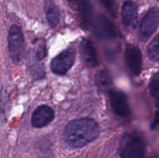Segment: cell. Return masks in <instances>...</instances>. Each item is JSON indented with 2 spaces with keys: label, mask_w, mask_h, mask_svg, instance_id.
<instances>
[{
  "label": "cell",
  "mask_w": 159,
  "mask_h": 158,
  "mask_svg": "<svg viewBox=\"0 0 159 158\" xmlns=\"http://www.w3.org/2000/svg\"><path fill=\"white\" fill-rule=\"evenodd\" d=\"M158 1H159V0H158Z\"/></svg>",
  "instance_id": "7402d4cb"
},
{
  "label": "cell",
  "mask_w": 159,
  "mask_h": 158,
  "mask_svg": "<svg viewBox=\"0 0 159 158\" xmlns=\"http://www.w3.org/2000/svg\"><path fill=\"white\" fill-rule=\"evenodd\" d=\"M123 23L126 27L134 29L138 23V7L134 2L127 0L122 9Z\"/></svg>",
  "instance_id": "8fae6325"
},
{
  "label": "cell",
  "mask_w": 159,
  "mask_h": 158,
  "mask_svg": "<svg viewBox=\"0 0 159 158\" xmlns=\"http://www.w3.org/2000/svg\"><path fill=\"white\" fill-rule=\"evenodd\" d=\"M70 1H74V0H70Z\"/></svg>",
  "instance_id": "44dd1931"
},
{
  "label": "cell",
  "mask_w": 159,
  "mask_h": 158,
  "mask_svg": "<svg viewBox=\"0 0 159 158\" xmlns=\"http://www.w3.org/2000/svg\"><path fill=\"white\" fill-rule=\"evenodd\" d=\"M118 152L121 158H143L145 145L138 133L130 132L123 136Z\"/></svg>",
  "instance_id": "7a4b0ae2"
},
{
  "label": "cell",
  "mask_w": 159,
  "mask_h": 158,
  "mask_svg": "<svg viewBox=\"0 0 159 158\" xmlns=\"http://www.w3.org/2000/svg\"><path fill=\"white\" fill-rule=\"evenodd\" d=\"M44 11L50 26L55 27L59 23V11L57 7L51 1H48L45 3Z\"/></svg>",
  "instance_id": "4fadbf2b"
},
{
  "label": "cell",
  "mask_w": 159,
  "mask_h": 158,
  "mask_svg": "<svg viewBox=\"0 0 159 158\" xmlns=\"http://www.w3.org/2000/svg\"><path fill=\"white\" fill-rule=\"evenodd\" d=\"M75 60V52L73 49H67L54 57L51 61V70L54 74L63 75L72 67Z\"/></svg>",
  "instance_id": "5b68a950"
},
{
  "label": "cell",
  "mask_w": 159,
  "mask_h": 158,
  "mask_svg": "<svg viewBox=\"0 0 159 158\" xmlns=\"http://www.w3.org/2000/svg\"><path fill=\"white\" fill-rule=\"evenodd\" d=\"M148 57L152 61L159 60V33L151 42L148 46Z\"/></svg>",
  "instance_id": "5bb4252c"
},
{
  "label": "cell",
  "mask_w": 159,
  "mask_h": 158,
  "mask_svg": "<svg viewBox=\"0 0 159 158\" xmlns=\"http://www.w3.org/2000/svg\"><path fill=\"white\" fill-rule=\"evenodd\" d=\"M93 30L97 38L100 40H110L116 36L114 25L102 14H99L95 18Z\"/></svg>",
  "instance_id": "8992f818"
},
{
  "label": "cell",
  "mask_w": 159,
  "mask_h": 158,
  "mask_svg": "<svg viewBox=\"0 0 159 158\" xmlns=\"http://www.w3.org/2000/svg\"><path fill=\"white\" fill-rule=\"evenodd\" d=\"M102 4L104 7L107 9L110 15L114 18L116 17V10H117V6L115 0H100Z\"/></svg>",
  "instance_id": "e0dca14e"
},
{
  "label": "cell",
  "mask_w": 159,
  "mask_h": 158,
  "mask_svg": "<svg viewBox=\"0 0 159 158\" xmlns=\"http://www.w3.org/2000/svg\"><path fill=\"white\" fill-rule=\"evenodd\" d=\"M126 62L129 69L134 74H139L142 67V56L139 47L130 45L126 50Z\"/></svg>",
  "instance_id": "30bf717a"
},
{
  "label": "cell",
  "mask_w": 159,
  "mask_h": 158,
  "mask_svg": "<svg viewBox=\"0 0 159 158\" xmlns=\"http://www.w3.org/2000/svg\"><path fill=\"white\" fill-rule=\"evenodd\" d=\"M80 54L83 63L89 68H95L99 64L97 54L93 43L88 39H82L80 43Z\"/></svg>",
  "instance_id": "9c48e42d"
},
{
  "label": "cell",
  "mask_w": 159,
  "mask_h": 158,
  "mask_svg": "<svg viewBox=\"0 0 159 158\" xmlns=\"http://www.w3.org/2000/svg\"><path fill=\"white\" fill-rule=\"evenodd\" d=\"M157 107H158V112H159V99H158V103H157Z\"/></svg>",
  "instance_id": "ffe728a7"
},
{
  "label": "cell",
  "mask_w": 159,
  "mask_h": 158,
  "mask_svg": "<svg viewBox=\"0 0 159 158\" xmlns=\"http://www.w3.org/2000/svg\"><path fill=\"white\" fill-rule=\"evenodd\" d=\"M110 102L112 109L117 116L127 117L130 115V107L126 95L123 92L112 91L110 93Z\"/></svg>",
  "instance_id": "52a82bcc"
},
{
  "label": "cell",
  "mask_w": 159,
  "mask_h": 158,
  "mask_svg": "<svg viewBox=\"0 0 159 158\" xmlns=\"http://www.w3.org/2000/svg\"><path fill=\"white\" fill-rule=\"evenodd\" d=\"M99 135L97 122L92 119H75L68 124L65 130V138L68 145L80 148L93 142Z\"/></svg>",
  "instance_id": "6da1fadb"
},
{
  "label": "cell",
  "mask_w": 159,
  "mask_h": 158,
  "mask_svg": "<svg viewBox=\"0 0 159 158\" xmlns=\"http://www.w3.org/2000/svg\"><path fill=\"white\" fill-rule=\"evenodd\" d=\"M54 113L52 108L48 105H40L34 112L31 118V124L35 128L45 126L53 120Z\"/></svg>",
  "instance_id": "ba28073f"
},
{
  "label": "cell",
  "mask_w": 159,
  "mask_h": 158,
  "mask_svg": "<svg viewBox=\"0 0 159 158\" xmlns=\"http://www.w3.org/2000/svg\"><path fill=\"white\" fill-rule=\"evenodd\" d=\"M45 56H46V48H45L44 45H42V46H39L37 49V57L38 60H42L43 58H44Z\"/></svg>",
  "instance_id": "ac0fdd59"
},
{
  "label": "cell",
  "mask_w": 159,
  "mask_h": 158,
  "mask_svg": "<svg viewBox=\"0 0 159 158\" xmlns=\"http://www.w3.org/2000/svg\"><path fill=\"white\" fill-rule=\"evenodd\" d=\"M8 47L12 61L18 64L22 57L23 50V36L20 27L12 25L8 34Z\"/></svg>",
  "instance_id": "3957f363"
},
{
  "label": "cell",
  "mask_w": 159,
  "mask_h": 158,
  "mask_svg": "<svg viewBox=\"0 0 159 158\" xmlns=\"http://www.w3.org/2000/svg\"><path fill=\"white\" fill-rule=\"evenodd\" d=\"M159 26V9L152 8L145 14L139 27L138 36L141 40L146 42Z\"/></svg>",
  "instance_id": "277c9868"
},
{
  "label": "cell",
  "mask_w": 159,
  "mask_h": 158,
  "mask_svg": "<svg viewBox=\"0 0 159 158\" xmlns=\"http://www.w3.org/2000/svg\"><path fill=\"white\" fill-rule=\"evenodd\" d=\"M159 123V112H157L156 114H155V119H154L153 122H152V129H155V127L158 125V124Z\"/></svg>",
  "instance_id": "d6986e66"
},
{
  "label": "cell",
  "mask_w": 159,
  "mask_h": 158,
  "mask_svg": "<svg viewBox=\"0 0 159 158\" xmlns=\"http://www.w3.org/2000/svg\"><path fill=\"white\" fill-rule=\"evenodd\" d=\"M80 11L83 24H88L92 13V6L89 0H81Z\"/></svg>",
  "instance_id": "9a60e30c"
},
{
  "label": "cell",
  "mask_w": 159,
  "mask_h": 158,
  "mask_svg": "<svg viewBox=\"0 0 159 158\" xmlns=\"http://www.w3.org/2000/svg\"><path fill=\"white\" fill-rule=\"evenodd\" d=\"M96 84L99 89L106 92H111L113 88V81L107 70H102L96 75Z\"/></svg>",
  "instance_id": "7c38bea8"
},
{
  "label": "cell",
  "mask_w": 159,
  "mask_h": 158,
  "mask_svg": "<svg viewBox=\"0 0 159 158\" xmlns=\"http://www.w3.org/2000/svg\"><path fill=\"white\" fill-rule=\"evenodd\" d=\"M151 94L155 99H159V72L154 74L149 84Z\"/></svg>",
  "instance_id": "2e32d148"
}]
</instances>
